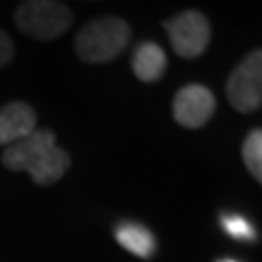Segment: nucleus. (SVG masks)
<instances>
[{"instance_id": "nucleus-1", "label": "nucleus", "mask_w": 262, "mask_h": 262, "mask_svg": "<svg viewBox=\"0 0 262 262\" xmlns=\"http://www.w3.org/2000/svg\"><path fill=\"white\" fill-rule=\"evenodd\" d=\"M70 155L66 153L51 129H35L20 142L7 146L3 166L11 173H29L37 186H51L68 173Z\"/></svg>"}, {"instance_id": "nucleus-4", "label": "nucleus", "mask_w": 262, "mask_h": 262, "mask_svg": "<svg viewBox=\"0 0 262 262\" xmlns=\"http://www.w3.org/2000/svg\"><path fill=\"white\" fill-rule=\"evenodd\" d=\"M229 105L236 112L251 114L262 105V53L253 51L236 66L225 83Z\"/></svg>"}, {"instance_id": "nucleus-10", "label": "nucleus", "mask_w": 262, "mask_h": 262, "mask_svg": "<svg viewBox=\"0 0 262 262\" xmlns=\"http://www.w3.org/2000/svg\"><path fill=\"white\" fill-rule=\"evenodd\" d=\"M243 162L249 175L256 182H262V131L258 127L251 129L243 142Z\"/></svg>"}, {"instance_id": "nucleus-13", "label": "nucleus", "mask_w": 262, "mask_h": 262, "mask_svg": "<svg viewBox=\"0 0 262 262\" xmlns=\"http://www.w3.org/2000/svg\"><path fill=\"white\" fill-rule=\"evenodd\" d=\"M221 262H236V260H221Z\"/></svg>"}, {"instance_id": "nucleus-6", "label": "nucleus", "mask_w": 262, "mask_h": 262, "mask_svg": "<svg viewBox=\"0 0 262 262\" xmlns=\"http://www.w3.org/2000/svg\"><path fill=\"white\" fill-rule=\"evenodd\" d=\"M216 112V98L212 90L199 83L184 85L177 90L173 98V116L177 125L186 129H201L206 122L214 116Z\"/></svg>"}, {"instance_id": "nucleus-3", "label": "nucleus", "mask_w": 262, "mask_h": 262, "mask_svg": "<svg viewBox=\"0 0 262 262\" xmlns=\"http://www.w3.org/2000/svg\"><path fill=\"white\" fill-rule=\"evenodd\" d=\"M15 27H18L24 35L33 39H55L63 35L66 31L72 27V15L70 7L63 3H53V0H29L22 3L15 9Z\"/></svg>"}, {"instance_id": "nucleus-2", "label": "nucleus", "mask_w": 262, "mask_h": 262, "mask_svg": "<svg viewBox=\"0 0 262 262\" xmlns=\"http://www.w3.org/2000/svg\"><path fill=\"white\" fill-rule=\"evenodd\" d=\"M131 27L122 18L105 15L88 22L75 39V51L85 63H107L127 48Z\"/></svg>"}, {"instance_id": "nucleus-11", "label": "nucleus", "mask_w": 262, "mask_h": 262, "mask_svg": "<svg viewBox=\"0 0 262 262\" xmlns=\"http://www.w3.org/2000/svg\"><path fill=\"white\" fill-rule=\"evenodd\" d=\"M221 227L225 229L227 236H232L236 241H256V229L241 214H223L221 216Z\"/></svg>"}, {"instance_id": "nucleus-9", "label": "nucleus", "mask_w": 262, "mask_h": 262, "mask_svg": "<svg viewBox=\"0 0 262 262\" xmlns=\"http://www.w3.org/2000/svg\"><path fill=\"white\" fill-rule=\"evenodd\" d=\"M114 236L116 241L125 247L127 251H131L138 258L149 260L155 253V236L151 234V229H146L144 225L136 223V221H122L114 229Z\"/></svg>"}, {"instance_id": "nucleus-5", "label": "nucleus", "mask_w": 262, "mask_h": 262, "mask_svg": "<svg viewBox=\"0 0 262 262\" xmlns=\"http://www.w3.org/2000/svg\"><path fill=\"white\" fill-rule=\"evenodd\" d=\"M173 51L184 59H194L208 51L212 39V27L201 11H182L164 22Z\"/></svg>"}, {"instance_id": "nucleus-12", "label": "nucleus", "mask_w": 262, "mask_h": 262, "mask_svg": "<svg viewBox=\"0 0 262 262\" xmlns=\"http://www.w3.org/2000/svg\"><path fill=\"white\" fill-rule=\"evenodd\" d=\"M11 59H13V42H11V37L0 29V68L9 66Z\"/></svg>"}, {"instance_id": "nucleus-7", "label": "nucleus", "mask_w": 262, "mask_h": 262, "mask_svg": "<svg viewBox=\"0 0 262 262\" xmlns=\"http://www.w3.org/2000/svg\"><path fill=\"white\" fill-rule=\"evenodd\" d=\"M37 114L29 103L13 101L0 107V146H11L35 131Z\"/></svg>"}, {"instance_id": "nucleus-8", "label": "nucleus", "mask_w": 262, "mask_h": 262, "mask_svg": "<svg viewBox=\"0 0 262 262\" xmlns=\"http://www.w3.org/2000/svg\"><path fill=\"white\" fill-rule=\"evenodd\" d=\"M131 68H134V75L142 83H155V81H160L162 75L166 72V55H164L162 46L155 42H142L134 51Z\"/></svg>"}]
</instances>
